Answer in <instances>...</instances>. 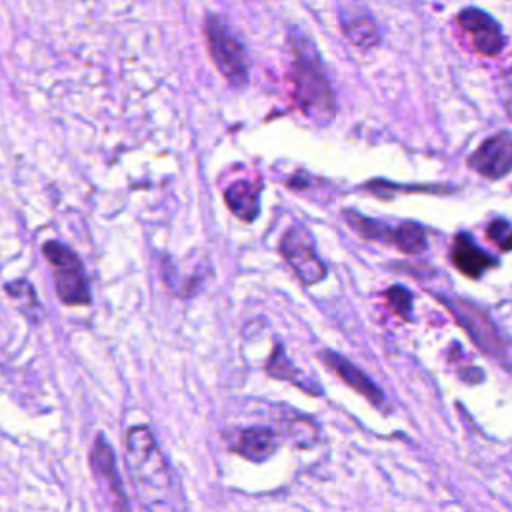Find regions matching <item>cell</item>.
Returning <instances> with one entry per match:
<instances>
[{
	"mask_svg": "<svg viewBox=\"0 0 512 512\" xmlns=\"http://www.w3.org/2000/svg\"><path fill=\"white\" fill-rule=\"evenodd\" d=\"M264 370H266L268 376H272V378H276V380H286V382L298 386L300 390H304L306 394H312V396L322 394V390L318 388V384H316L312 378H308L304 372H300V370L290 362V358H288L286 352H284V346L278 344V342L274 344L272 354H270V358H268Z\"/></svg>",
	"mask_w": 512,
	"mask_h": 512,
	"instance_id": "cell-16",
	"label": "cell"
},
{
	"mask_svg": "<svg viewBox=\"0 0 512 512\" xmlns=\"http://www.w3.org/2000/svg\"><path fill=\"white\" fill-rule=\"evenodd\" d=\"M260 192L262 182L258 180H236L224 190V202L238 220L254 222L260 214Z\"/></svg>",
	"mask_w": 512,
	"mask_h": 512,
	"instance_id": "cell-13",
	"label": "cell"
},
{
	"mask_svg": "<svg viewBox=\"0 0 512 512\" xmlns=\"http://www.w3.org/2000/svg\"><path fill=\"white\" fill-rule=\"evenodd\" d=\"M318 358L350 388H354L360 396H364L370 404H374L376 408H384V394L382 390L374 384V380L370 376H366L356 364H352L348 358H344L338 352L332 350H322L318 352Z\"/></svg>",
	"mask_w": 512,
	"mask_h": 512,
	"instance_id": "cell-11",
	"label": "cell"
},
{
	"mask_svg": "<svg viewBox=\"0 0 512 512\" xmlns=\"http://www.w3.org/2000/svg\"><path fill=\"white\" fill-rule=\"evenodd\" d=\"M278 250L304 286H314L326 278L328 270L316 252L314 236L302 224H294L282 234Z\"/></svg>",
	"mask_w": 512,
	"mask_h": 512,
	"instance_id": "cell-6",
	"label": "cell"
},
{
	"mask_svg": "<svg viewBox=\"0 0 512 512\" xmlns=\"http://www.w3.org/2000/svg\"><path fill=\"white\" fill-rule=\"evenodd\" d=\"M506 114H508V120L512 122V98L506 102Z\"/></svg>",
	"mask_w": 512,
	"mask_h": 512,
	"instance_id": "cell-20",
	"label": "cell"
},
{
	"mask_svg": "<svg viewBox=\"0 0 512 512\" xmlns=\"http://www.w3.org/2000/svg\"><path fill=\"white\" fill-rule=\"evenodd\" d=\"M208 56L228 86L242 90L250 78L248 52L230 22L220 14H208L202 24Z\"/></svg>",
	"mask_w": 512,
	"mask_h": 512,
	"instance_id": "cell-3",
	"label": "cell"
},
{
	"mask_svg": "<svg viewBox=\"0 0 512 512\" xmlns=\"http://www.w3.org/2000/svg\"><path fill=\"white\" fill-rule=\"evenodd\" d=\"M126 468L144 508L168 510L180 508L176 498L178 488L152 430L144 424L132 426L126 432Z\"/></svg>",
	"mask_w": 512,
	"mask_h": 512,
	"instance_id": "cell-1",
	"label": "cell"
},
{
	"mask_svg": "<svg viewBox=\"0 0 512 512\" xmlns=\"http://www.w3.org/2000/svg\"><path fill=\"white\" fill-rule=\"evenodd\" d=\"M458 26L466 32L474 50L482 56H498L506 44L500 24L482 8H464L458 14Z\"/></svg>",
	"mask_w": 512,
	"mask_h": 512,
	"instance_id": "cell-8",
	"label": "cell"
},
{
	"mask_svg": "<svg viewBox=\"0 0 512 512\" xmlns=\"http://www.w3.org/2000/svg\"><path fill=\"white\" fill-rule=\"evenodd\" d=\"M232 450L250 462H266L278 450V434L262 426L240 430L232 442Z\"/></svg>",
	"mask_w": 512,
	"mask_h": 512,
	"instance_id": "cell-12",
	"label": "cell"
},
{
	"mask_svg": "<svg viewBox=\"0 0 512 512\" xmlns=\"http://www.w3.org/2000/svg\"><path fill=\"white\" fill-rule=\"evenodd\" d=\"M342 216L346 218L348 226L366 240H380L392 244L400 252L408 256H418L426 250V230L416 222H400L396 226L382 224L378 220L366 218L354 210H344Z\"/></svg>",
	"mask_w": 512,
	"mask_h": 512,
	"instance_id": "cell-5",
	"label": "cell"
},
{
	"mask_svg": "<svg viewBox=\"0 0 512 512\" xmlns=\"http://www.w3.org/2000/svg\"><path fill=\"white\" fill-rule=\"evenodd\" d=\"M4 292L12 298L20 314L30 322V324H42L46 314L42 308V302L36 296L34 286L26 278H16L12 282L4 284Z\"/></svg>",
	"mask_w": 512,
	"mask_h": 512,
	"instance_id": "cell-17",
	"label": "cell"
},
{
	"mask_svg": "<svg viewBox=\"0 0 512 512\" xmlns=\"http://www.w3.org/2000/svg\"><path fill=\"white\" fill-rule=\"evenodd\" d=\"M488 240H492L500 250H512V224L504 218H496L486 228Z\"/></svg>",
	"mask_w": 512,
	"mask_h": 512,
	"instance_id": "cell-19",
	"label": "cell"
},
{
	"mask_svg": "<svg viewBox=\"0 0 512 512\" xmlns=\"http://www.w3.org/2000/svg\"><path fill=\"white\" fill-rule=\"evenodd\" d=\"M42 252L52 268L54 290L60 302L66 306H90V282L80 256L58 240L44 242Z\"/></svg>",
	"mask_w": 512,
	"mask_h": 512,
	"instance_id": "cell-4",
	"label": "cell"
},
{
	"mask_svg": "<svg viewBox=\"0 0 512 512\" xmlns=\"http://www.w3.org/2000/svg\"><path fill=\"white\" fill-rule=\"evenodd\" d=\"M288 46L294 100L300 112L318 126L330 124L336 112V102L324 62L314 42L302 30L292 28L288 34Z\"/></svg>",
	"mask_w": 512,
	"mask_h": 512,
	"instance_id": "cell-2",
	"label": "cell"
},
{
	"mask_svg": "<svg viewBox=\"0 0 512 512\" xmlns=\"http://www.w3.org/2000/svg\"><path fill=\"white\" fill-rule=\"evenodd\" d=\"M388 306L400 316L402 320H410L412 316V294L404 286H390L386 290Z\"/></svg>",
	"mask_w": 512,
	"mask_h": 512,
	"instance_id": "cell-18",
	"label": "cell"
},
{
	"mask_svg": "<svg viewBox=\"0 0 512 512\" xmlns=\"http://www.w3.org/2000/svg\"><path fill=\"white\" fill-rule=\"evenodd\" d=\"M340 30L346 36V40L358 48H372L380 40L376 22L364 8H342Z\"/></svg>",
	"mask_w": 512,
	"mask_h": 512,
	"instance_id": "cell-15",
	"label": "cell"
},
{
	"mask_svg": "<svg viewBox=\"0 0 512 512\" xmlns=\"http://www.w3.org/2000/svg\"><path fill=\"white\" fill-rule=\"evenodd\" d=\"M442 300H444L446 308L454 314L458 324L468 332V336L486 354H494L496 350H500L498 332L482 308H478L466 300H446V298H442Z\"/></svg>",
	"mask_w": 512,
	"mask_h": 512,
	"instance_id": "cell-10",
	"label": "cell"
},
{
	"mask_svg": "<svg viewBox=\"0 0 512 512\" xmlns=\"http://www.w3.org/2000/svg\"><path fill=\"white\" fill-rule=\"evenodd\" d=\"M468 166L484 178H504L512 170V136L508 132L486 138L468 158Z\"/></svg>",
	"mask_w": 512,
	"mask_h": 512,
	"instance_id": "cell-9",
	"label": "cell"
},
{
	"mask_svg": "<svg viewBox=\"0 0 512 512\" xmlns=\"http://www.w3.org/2000/svg\"><path fill=\"white\" fill-rule=\"evenodd\" d=\"M90 468H92L98 490L104 494V498H108V506L110 508H128L130 504L126 500V492H124L118 468H116V458H114L112 446L104 434H98L92 444Z\"/></svg>",
	"mask_w": 512,
	"mask_h": 512,
	"instance_id": "cell-7",
	"label": "cell"
},
{
	"mask_svg": "<svg viewBox=\"0 0 512 512\" xmlns=\"http://www.w3.org/2000/svg\"><path fill=\"white\" fill-rule=\"evenodd\" d=\"M450 260L464 276H470V278H478L488 268L496 266V260L488 252L478 248L468 234H458L454 238Z\"/></svg>",
	"mask_w": 512,
	"mask_h": 512,
	"instance_id": "cell-14",
	"label": "cell"
}]
</instances>
